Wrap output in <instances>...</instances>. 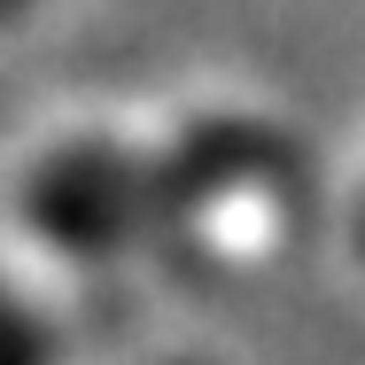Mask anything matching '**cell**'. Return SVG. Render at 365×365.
<instances>
[{
    "label": "cell",
    "mask_w": 365,
    "mask_h": 365,
    "mask_svg": "<svg viewBox=\"0 0 365 365\" xmlns=\"http://www.w3.org/2000/svg\"><path fill=\"white\" fill-rule=\"evenodd\" d=\"M16 8H24V0H0V16H16Z\"/></svg>",
    "instance_id": "cell-2"
},
{
    "label": "cell",
    "mask_w": 365,
    "mask_h": 365,
    "mask_svg": "<svg viewBox=\"0 0 365 365\" xmlns=\"http://www.w3.org/2000/svg\"><path fill=\"white\" fill-rule=\"evenodd\" d=\"M140 365H218V358H202V350H163V358H140Z\"/></svg>",
    "instance_id": "cell-1"
}]
</instances>
